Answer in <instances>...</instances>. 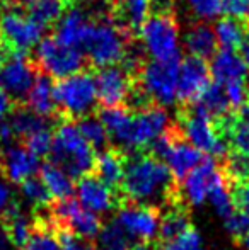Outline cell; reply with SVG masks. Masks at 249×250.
<instances>
[{"instance_id": "obj_19", "label": "cell", "mask_w": 249, "mask_h": 250, "mask_svg": "<svg viewBox=\"0 0 249 250\" xmlns=\"http://www.w3.org/2000/svg\"><path fill=\"white\" fill-rule=\"evenodd\" d=\"M97 118L106 128L110 138L120 143L125 151L130 150V138H132V123L133 111L126 105H101L97 111Z\"/></svg>"}, {"instance_id": "obj_54", "label": "cell", "mask_w": 249, "mask_h": 250, "mask_svg": "<svg viewBox=\"0 0 249 250\" xmlns=\"http://www.w3.org/2000/svg\"><path fill=\"white\" fill-rule=\"evenodd\" d=\"M248 104H249V101H248Z\"/></svg>"}, {"instance_id": "obj_25", "label": "cell", "mask_w": 249, "mask_h": 250, "mask_svg": "<svg viewBox=\"0 0 249 250\" xmlns=\"http://www.w3.org/2000/svg\"><path fill=\"white\" fill-rule=\"evenodd\" d=\"M23 250H62L55 237V223L46 211L34 214L33 230Z\"/></svg>"}, {"instance_id": "obj_28", "label": "cell", "mask_w": 249, "mask_h": 250, "mask_svg": "<svg viewBox=\"0 0 249 250\" xmlns=\"http://www.w3.org/2000/svg\"><path fill=\"white\" fill-rule=\"evenodd\" d=\"M41 181L45 182L50 194L58 199L72 198V192L75 191L72 177L63 168L51 164V162H48V164H45L41 167Z\"/></svg>"}, {"instance_id": "obj_33", "label": "cell", "mask_w": 249, "mask_h": 250, "mask_svg": "<svg viewBox=\"0 0 249 250\" xmlns=\"http://www.w3.org/2000/svg\"><path fill=\"white\" fill-rule=\"evenodd\" d=\"M97 244L101 250H128L132 247V237L118 221H110L101 228L97 235Z\"/></svg>"}, {"instance_id": "obj_9", "label": "cell", "mask_w": 249, "mask_h": 250, "mask_svg": "<svg viewBox=\"0 0 249 250\" xmlns=\"http://www.w3.org/2000/svg\"><path fill=\"white\" fill-rule=\"evenodd\" d=\"M38 70L51 79H65L86 68L87 58L82 50L63 44L55 36H46L40 41L34 58Z\"/></svg>"}, {"instance_id": "obj_46", "label": "cell", "mask_w": 249, "mask_h": 250, "mask_svg": "<svg viewBox=\"0 0 249 250\" xmlns=\"http://www.w3.org/2000/svg\"><path fill=\"white\" fill-rule=\"evenodd\" d=\"M12 104H14L12 99H10L5 90L0 87V119L5 118V116L12 111Z\"/></svg>"}, {"instance_id": "obj_50", "label": "cell", "mask_w": 249, "mask_h": 250, "mask_svg": "<svg viewBox=\"0 0 249 250\" xmlns=\"http://www.w3.org/2000/svg\"><path fill=\"white\" fill-rule=\"evenodd\" d=\"M5 58H7V50L2 46V43H0V68H2L3 62H5Z\"/></svg>"}, {"instance_id": "obj_44", "label": "cell", "mask_w": 249, "mask_h": 250, "mask_svg": "<svg viewBox=\"0 0 249 250\" xmlns=\"http://www.w3.org/2000/svg\"><path fill=\"white\" fill-rule=\"evenodd\" d=\"M16 133H14L12 126L9 125V123H2L0 125V145L3 146H10L14 145V142H16Z\"/></svg>"}, {"instance_id": "obj_45", "label": "cell", "mask_w": 249, "mask_h": 250, "mask_svg": "<svg viewBox=\"0 0 249 250\" xmlns=\"http://www.w3.org/2000/svg\"><path fill=\"white\" fill-rule=\"evenodd\" d=\"M12 199V194H10V189L7 188L3 182H0V216H2L3 213L7 211V208L10 206V204L14 203Z\"/></svg>"}, {"instance_id": "obj_12", "label": "cell", "mask_w": 249, "mask_h": 250, "mask_svg": "<svg viewBox=\"0 0 249 250\" xmlns=\"http://www.w3.org/2000/svg\"><path fill=\"white\" fill-rule=\"evenodd\" d=\"M169 114L166 107L159 104H149L147 107L133 111L132 123V138H130V150L145 151L171 128Z\"/></svg>"}, {"instance_id": "obj_41", "label": "cell", "mask_w": 249, "mask_h": 250, "mask_svg": "<svg viewBox=\"0 0 249 250\" xmlns=\"http://www.w3.org/2000/svg\"><path fill=\"white\" fill-rule=\"evenodd\" d=\"M195 14L202 19H215L222 14V0H188Z\"/></svg>"}, {"instance_id": "obj_26", "label": "cell", "mask_w": 249, "mask_h": 250, "mask_svg": "<svg viewBox=\"0 0 249 250\" xmlns=\"http://www.w3.org/2000/svg\"><path fill=\"white\" fill-rule=\"evenodd\" d=\"M217 36L215 31L206 22H198L191 26L186 34V48L193 56L202 60L212 58L217 53Z\"/></svg>"}, {"instance_id": "obj_6", "label": "cell", "mask_w": 249, "mask_h": 250, "mask_svg": "<svg viewBox=\"0 0 249 250\" xmlns=\"http://www.w3.org/2000/svg\"><path fill=\"white\" fill-rule=\"evenodd\" d=\"M138 34L147 53L157 62H171L180 56V26L173 10H156L142 24Z\"/></svg>"}, {"instance_id": "obj_30", "label": "cell", "mask_w": 249, "mask_h": 250, "mask_svg": "<svg viewBox=\"0 0 249 250\" xmlns=\"http://www.w3.org/2000/svg\"><path fill=\"white\" fill-rule=\"evenodd\" d=\"M195 102L205 109V112L213 121L229 114V112H232V107H230L229 99L226 96L224 85L219 82H210V85L203 90V94Z\"/></svg>"}, {"instance_id": "obj_24", "label": "cell", "mask_w": 249, "mask_h": 250, "mask_svg": "<svg viewBox=\"0 0 249 250\" xmlns=\"http://www.w3.org/2000/svg\"><path fill=\"white\" fill-rule=\"evenodd\" d=\"M91 21L92 19L87 17L84 14V10L72 7L70 12H67L60 19L53 36L58 41H62L63 44H67V46L79 48L80 50L84 43V38L87 34V29L91 26Z\"/></svg>"}, {"instance_id": "obj_37", "label": "cell", "mask_w": 249, "mask_h": 250, "mask_svg": "<svg viewBox=\"0 0 249 250\" xmlns=\"http://www.w3.org/2000/svg\"><path fill=\"white\" fill-rule=\"evenodd\" d=\"M24 146L34 153L36 157H45V155H50L51 146H53V133L50 128L40 129V131L33 133L27 138L23 140Z\"/></svg>"}, {"instance_id": "obj_13", "label": "cell", "mask_w": 249, "mask_h": 250, "mask_svg": "<svg viewBox=\"0 0 249 250\" xmlns=\"http://www.w3.org/2000/svg\"><path fill=\"white\" fill-rule=\"evenodd\" d=\"M135 77L123 63L110 65L104 68H97L96 89L97 101L101 105H126L130 94H132Z\"/></svg>"}, {"instance_id": "obj_1", "label": "cell", "mask_w": 249, "mask_h": 250, "mask_svg": "<svg viewBox=\"0 0 249 250\" xmlns=\"http://www.w3.org/2000/svg\"><path fill=\"white\" fill-rule=\"evenodd\" d=\"M120 196L126 201L159 206L184 204L180 182L173 177L169 167L149 151H126V165Z\"/></svg>"}, {"instance_id": "obj_43", "label": "cell", "mask_w": 249, "mask_h": 250, "mask_svg": "<svg viewBox=\"0 0 249 250\" xmlns=\"http://www.w3.org/2000/svg\"><path fill=\"white\" fill-rule=\"evenodd\" d=\"M230 196H232L234 208L249 214V179L230 184Z\"/></svg>"}, {"instance_id": "obj_51", "label": "cell", "mask_w": 249, "mask_h": 250, "mask_svg": "<svg viewBox=\"0 0 249 250\" xmlns=\"http://www.w3.org/2000/svg\"><path fill=\"white\" fill-rule=\"evenodd\" d=\"M10 3H14V5H19V7H23V5H29L33 0H9Z\"/></svg>"}, {"instance_id": "obj_42", "label": "cell", "mask_w": 249, "mask_h": 250, "mask_svg": "<svg viewBox=\"0 0 249 250\" xmlns=\"http://www.w3.org/2000/svg\"><path fill=\"white\" fill-rule=\"evenodd\" d=\"M222 14L249 24V0H222Z\"/></svg>"}, {"instance_id": "obj_52", "label": "cell", "mask_w": 249, "mask_h": 250, "mask_svg": "<svg viewBox=\"0 0 249 250\" xmlns=\"http://www.w3.org/2000/svg\"><path fill=\"white\" fill-rule=\"evenodd\" d=\"M79 2H84V0H63V3H65L67 7H75Z\"/></svg>"}, {"instance_id": "obj_27", "label": "cell", "mask_w": 249, "mask_h": 250, "mask_svg": "<svg viewBox=\"0 0 249 250\" xmlns=\"http://www.w3.org/2000/svg\"><path fill=\"white\" fill-rule=\"evenodd\" d=\"M191 227L189 220V209L186 204H173L167 206V211L160 218L159 227V242L173 240Z\"/></svg>"}, {"instance_id": "obj_3", "label": "cell", "mask_w": 249, "mask_h": 250, "mask_svg": "<svg viewBox=\"0 0 249 250\" xmlns=\"http://www.w3.org/2000/svg\"><path fill=\"white\" fill-rule=\"evenodd\" d=\"M50 162L63 168L70 177L80 179L92 172L96 153L82 136L79 126L68 119H62L53 133Z\"/></svg>"}, {"instance_id": "obj_7", "label": "cell", "mask_w": 249, "mask_h": 250, "mask_svg": "<svg viewBox=\"0 0 249 250\" xmlns=\"http://www.w3.org/2000/svg\"><path fill=\"white\" fill-rule=\"evenodd\" d=\"M181 58L171 62H145L135 77V83L147 99L159 105H173L178 101Z\"/></svg>"}, {"instance_id": "obj_40", "label": "cell", "mask_w": 249, "mask_h": 250, "mask_svg": "<svg viewBox=\"0 0 249 250\" xmlns=\"http://www.w3.org/2000/svg\"><path fill=\"white\" fill-rule=\"evenodd\" d=\"M226 230L239 244L249 233V214L243 213L239 209H234L232 214L226 218Z\"/></svg>"}, {"instance_id": "obj_11", "label": "cell", "mask_w": 249, "mask_h": 250, "mask_svg": "<svg viewBox=\"0 0 249 250\" xmlns=\"http://www.w3.org/2000/svg\"><path fill=\"white\" fill-rule=\"evenodd\" d=\"M116 221L132 238H138V242H152L159 235L160 208L123 199L118 208Z\"/></svg>"}, {"instance_id": "obj_20", "label": "cell", "mask_w": 249, "mask_h": 250, "mask_svg": "<svg viewBox=\"0 0 249 250\" xmlns=\"http://www.w3.org/2000/svg\"><path fill=\"white\" fill-rule=\"evenodd\" d=\"M154 0H110V16L125 31L135 34L149 19Z\"/></svg>"}, {"instance_id": "obj_49", "label": "cell", "mask_w": 249, "mask_h": 250, "mask_svg": "<svg viewBox=\"0 0 249 250\" xmlns=\"http://www.w3.org/2000/svg\"><path fill=\"white\" fill-rule=\"evenodd\" d=\"M154 249H156V245L152 242H136L128 250H154Z\"/></svg>"}, {"instance_id": "obj_18", "label": "cell", "mask_w": 249, "mask_h": 250, "mask_svg": "<svg viewBox=\"0 0 249 250\" xmlns=\"http://www.w3.org/2000/svg\"><path fill=\"white\" fill-rule=\"evenodd\" d=\"M217 168H219L217 162L212 157H205L183 179V184H180V191L181 199L186 206H200L206 199Z\"/></svg>"}, {"instance_id": "obj_38", "label": "cell", "mask_w": 249, "mask_h": 250, "mask_svg": "<svg viewBox=\"0 0 249 250\" xmlns=\"http://www.w3.org/2000/svg\"><path fill=\"white\" fill-rule=\"evenodd\" d=\"M55 237H57L58 245H60L62 250H97L96 245L91 240L67 230V228L55 227Z\"/></svg>"}, {"instance_id": "obj_36", "label": "cell", "mask_w": 249, "mask_h": 250, "mask_svg": "<svg viewBox=\"0 0 249 250\" xmlns=\"http://www.w3.org/2000/svg\"><path fill=\"white\" fill-rule=\"evenodd\" d=\"M200 245H202V237L195 228L189 227L184 233L173 240L157 242L154 250H200Z\"/></svg>"}, {"instance_id": "obj_21", "label": "cell", "mask_w": 249, "mask_h": 250, "mask_svg": "<svg viewBox=\"0 0 249 250\" xmlns=\"http://www.w3.org/2000/svg\"><path fill=\"white\" fill-rule=\"evenodd\" d=\"M125 165H126V151L121 148L110 146V148L99 151L96 155L92 174L101 182H104L108 188L120 192L121 182H123V175H125Z\"/></svg>"}, {"instance_id": "obj_35", "label": "cell", "mask_w": 249, "mask_h": 250, "mask_svg": "<svg viewBox=\"0 0 249 250\" xmlns=\"http://www.w3.org/2000/svg\"><path fill=\"white\" fill-rule=\"evenodd\" d=\"M21 189H23V194L26 196L31 203L36 208H48V204L53 201V196L50 194V191L46 189L45 182L38 177H29L21 184Z\"/></svg>"}, {"instance_id": "obj_48", "label": "cell", "mask_w": 249, "mask_h": 250, "mask_svg": "<svg viewBox=\"0 0 249 250\" xmlns=\"http://www.w3.org/2000/svg\"><path fill=\"white\" fill-rule=\"evenodd\" d=\"M10 245H12V244H10L9 237H7L5 230H3V227L0 225V250H9Z\"/></svg>"}, {"instance_id": "obj_5", "label": "cell", "mask_w": 249, "mask_h": 250, "mask_svg": "<svg viewBox=\"0 0 249 250\" xmlns=\"http://www.w3.org/2000/svg\"><path fill=\"white\" fill-rule=\"evenodd\" d=\"M176 125L183 133L184 140H188L200 151H206L220 158L229 153V143L217 133L213 119L196 102L184 104L181 107Z\"/></svg>"}, {"instance_id": "obj_16", "label": "cell", "mask_w": 249, "mask_h": 250, "mask_svg": "<svg viewBox=\"0 0 249 250\" xmlns=\"http://www.w3.org/2000/svg\"><path fill=\"white\" fill-rule=\"evenodd\" d=\"M75 189L77 196H79V203L92 213H104V211H110L113 208H120L121 201H123L120 192L108 188L92 172L82 175L77 181Z\"/></svg>"}, {"instance_id": "obj_15", "label": "cell", "mask_w": 249, "mask_h": 250, "mask_svg": "<svg viewBox=\"0 0 249 250\" xmlns=\"http://www.w3.org/2000/svg\"><path fill=\"white\" fill-rule=\"evenodd\" d=\"M210 85V66L206 60L189 55L180 63V83H178V101L181 104H191Z\"/></svg>"}, {"instance_id": "obj_8", "label": "cell", "mask_w": 249, "mask_h": 250, "mask_svg": "<svg viewBox=\"0 0 249 250\" xmlns=\"http://www.w3.org/2000/svg\"><path fill=\"white\" fill-rule=\"evenodd\" d=\"M3 3L0 16V43L9 53H27L31 48L40 44L43 40L45 27L34 22L19 5L9 0H0Z\"/></svg>"}, {"instance_id": "obj_22", "label": "cell", "mask_w": 249, "mask_h": 250, "mask_svg": "<svg viewBox=\"0 0 249 250\" xmlns=\"http://www.w3.org/2000/svg\"><path fill=\"white\" fill-rule=\"evenodd\" d=\"M24 107H27L41 118H57L58 121H62L58 116L57 101H55V83L51 77H48L43 72L38 73L36 80H34L33 87L26 97Z\"/></svg>"}, {"instance_id": "obj_47", "label": "cell", "mask_w": 249, "mask_h": 250, "mask_svg": "<svg viewBox=\"0 0 249 250\" xmlns=\"http://www.w3.org/2000/svg\"><path fill=\"white\" fill-rule=\"evenodd\" d=\"M239 56L244 60V63H246L248 68H249V29L246 33V36H244L243 43H241V46H239Z\"/></svg>"}, {"instance_id": "obj_14", "label": "cell", "mask_w": 249, "mask_h": 250, "mask_svg": "<svg viewBox=\"0 0 249 250\" xmlns=\"http://www.w3.org/2000/svg\"><path fill=\"white\" fill-rule=\"evenodd\" d=\"M167 138H169V143H167L162 158L166 160V165L169 167L173 177L181 184V181L205 158V155L198 148H195L188 140H184L178 125H173L167 129Z\"/></svg>"}, {"instance_id": "obj_53", "label": "cell", "mask_w": 249, "mask_h": 250, "mask_svg": "<svg viewBox=\"0 0 249 250\" xmlns=\"http://www.w3.org/2000/svg\"><path fill=\"white\" fill-rule=\"evenodd\" d=\"M239 244H243V245H244V249H246V250H249V233L246 235V237L243 238V240L239 242Z\"/></svg>"}, {"instance_id": "obj_2", "label": "cell", "mask_w": 249, "mask_h": 250, "mask_svg": "<svg viewBox=\"0 0 249 250\" xmlns=\"http://www.w3.org/2000/svg\"><path fill=\"white\" fill-rule=\"evenodd\" d=\"M132 43L133 34L118 26L108 14L91 21L80 50L94 68H104L123 62L132 50Z\"/></svg>"}, {"instance_id": "obj_10", "label": "cell", "mask_w": 249, "mask_h": 250, "mask_svg": "<svg viewBox=\"0 0 249 250\" xmlns=\"http://www.w3.org/2000/svg\"><path fill=\"white\" fill-rule=\"evenodd\" d=\"M38 73L40 70L27 53L7 51V58L0 68V87L5 90L14 104L24 105Z\"/></svg>"}, {"instance_id": "obj_17", "label": "cell", "mask_w": 249, "mask_h": 250, "mask_svg": "<svg viewBox=\"0 0 249 250\" xmlns=\"http://www.w3.org/2000/svg\"><path fill=\"white\" fill-rule=\"evenodd\" d=\"M40 168V157L31 153L24 145L0 148V174L14 184H23Z\"/></svg>"}, {"instance_id": "obj_39", "label": "cell", "mask_w": 249, "mask_h": 250, "mask_svg": "<svg viewBox=\"0 0 249 250\" xmlns=\"http://www.w3.org/2000/svg\"><path fill=\"white\" fill-rule=\"evenodd\" d=\"M226 96L232 111H239L241 107L248 104L249 101V85L248 80H232V82L222 83Z\"/></svg>"}, {"instance_id": "obj_34", "label": "cell", "mask_w": 249, "mask_h": 250, "mask_svg": "<svg viewBox=\"0 0 249 250\" xmlns=\"http://www.w3.org/2000/svg\"><path fill=\"white\" fill-rule=\"evenodd\" d=\"M79 129L82 133V136L86 138V142L92 146L94 150H106L110 148V135H108L106 128L103 126V123L99 121V118L94 116H86V118L79 119Z\"/></svg>"}, {"instance_id": "obj_31", "label": "cell", "mask_w": 249, "mask_h": 250, "mask_svg": "<svg viewBox=\"0 0 249 250\" xmlns=\"http://www.w3.org/2000/svg\"><path fill=\"white\" fill-rule=\"evenodd\" d=\"M9 125L12 126L17 138H21V140L27 138L29 135L40 131V129L50 128L46 118H41V116L34 114L33 111H29V109L24 107V105H17V109L12 112V116H10Z\"/></svg>"}, {"instance_id": "obj_4", "label": "cell", "mask_w": 249, "mask_h": 250, "mask_svg": "<svg viewBox=\"0 0 249 250\" xmlns=\"http://www.w3.org/2000/svg\"><path fill=\"white\" fill-rule=\"evenodd\" d=\"M55 101L60 119L79 121L86 116H91L99 102L94 75L89 72H79L60 79L55 83Z\"/></svg>"}, {"instance_id": "obj_32", "label": "cell", "mask_w": 249, "mask_h": 250, "mask_svg": "<svg viewBox=\"0 0 249 250\" xmlns=\"http://www.w3.org/2000/svg\"><path fill=\"white\" fill-rule=\"evenodd\" d=\"M215 36L217 43L222 46V50H239L241 43H243L244 36H246L248 29L244 27V24L232 17H224L215 24Z\"/></svg>"}, {"instance_id": "obj_23", "label": "cell", "mask_w": 249, "mask_h": 250, "mask_svg": "<svg viewBox=\"0 0 249 250\" xmlns=\"http://www.w3.org/2000/svg\"><path fill=\"white\" fill-rule=\"evenodd\" d=\"M249 68L244 60L236 51L220 50L212 56L210 75L219 83H227L232 80H248Z\"/></svg>"}, {"instance_id": "obj_29", "label": "cell", "mask_w": 249, "mask_h": 250, "mask_svg": "<svg viewBox=\"0 0 249 250\" xmlns=\"http://www.w3.org/2000/svg\"><path fill=\"white\" fill-rule=\"evenodd\" d=\"M68 7L63 3V0H33L27 5L26 14L38 22L41 27H50L55 22H60V19L65 16V10Z\"/></svg>"}]
</instances>
